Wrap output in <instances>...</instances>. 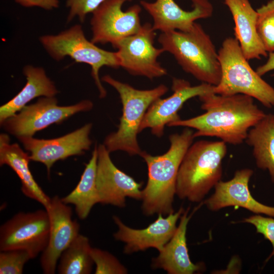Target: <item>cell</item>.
<instances>
[{"label": "cell", "instance_id": "obj_1", "mask_svg": "<svg viewBox=\"0 0 274 274\" xmlns=\"http://www.w3.org/2000/svg\"><path fill=\"white\" fill-rule=\"evenodd\" d=\"M199 98L204 113L188 119H180L167 126L195 129L194 138L216 137L226 144L238 145L245 141L249 130L266 115L254 98L245 94L211 92Z\"/></svg>", "mask_w": 274, "mask_h": 274}, {"label": "cell", "instance_id": "obj_2", "mask_svg": "<svg viewBox=\"0 0 274 274\" xmlns=\"http://www.w3.org/2000/svg\"><path fill=\"white\" fill-rule=\"evenodd\" d=\"M193 134L191 128L185 127L181 133L169 135L170 146L164 154L153 156L144 151L140 154L148 168V181L143 189L142 199L145 215L167 216L175 212L173 202L178 174L183 157L194 139Z\"/></svg>", "mask_w": 274, "mask_h": 274}, {"label": "cell", "instance_id": "obj_3", "mask_svg": "<svg viewBox=\"0 0 274 274\" xmlns=\"http://www.w3.org/2000/svg\"><path fill=\"white\" fill-rule=\"evenodd\" d=\"M227 152L222 141L199 140L192 144L181 163L176 194L181 199L200 202L221 181L222 161Z\"/></svg>", "mask_w": 274, "mask_h": 274}, {"label": "cell", "instance_id": "obj_4", "mask_svg": "<svg viewBox=\"0 0 274 274\" xmlns=\"http://www.w3.org/2000/svg\"><path fill=\"white\" fill-rule=\"evenodd\" d=\"M158 41L186 73L202 83L216 86L221 77L218 53L210 37L196 22L187 31L161 32Z\"/></svg>", "mask_w": 274, "mask_h": 274}, {"label": "cell", "instance_id": "obj_5", "mask_svg": "<svg viewBox=\"0 0 274 274\" xmlns=\"http://www.w3.org/2000/svg\"><path fill=\"white\" fill-rule=\"evenodd\" d=\"M101 80L116 90L122 105L118 129L106 136L104 144L110 153L122 151L130 156L140 155L142 150L138 134L142 122L150 106L167 92V87L160 84L152 89L140 90L109 75L103 76Z\"/></svg>", "mask_w": 274, "mask_h": 274}, {"label": "cell", "instance_id": "obj_6", "mask_svg": "<svg viewBox=\"0 0 274 274\" xmlns=\"http://www.w3.org/2000/svg\"><path fill=\"white\" fill-rule=\"evenodd\" d=\"M218 53L221 77L214 93L245 94L267 108L274 107V88L250 66L235 38L224 39Z\"/></svg>", "mask_w": 274, "mask_h": 274}, {"label": "cell", "instance_id": "obj_7", "mask_svg": "<svg viewBox=\"0 0 274 274\" xmlns=\"http://www.w3.org/2000/svg\"><path fill=\"white\" fill-rule=\"evenodd\" d=\"M40 41L50 56L55 60H61L67 56L76 62L89 65L99 97L104 98L106 96L107 91L101 83L99 72L104 66L114 68L120 67L116 52L101 49L88 41L79 24L75 25L57 35L42 36L40 38Z\"/></svg>", "mask_w": 274, "mask_h": 274}, {"label": "cell", "instance_id": "obj_8", "mask_svg": "<svg viewBox=\"0 0 274 274\" xmlns=\"http://www.w3.org/2000/svg\"><path fill=\"white\" fill-rule=\"evenodd\" d=\"M57 102L55 96L41 97L35 104L25 106L1 125L7 132L17 138L33 136L51 124L60 123L76 113L90 111L93 106L87 99L67 106H58Z\"/></svg>", "mask_w": 274, "mask_h": 274}, {"label": "cell", "instance_id": "obj_9", "mask_svg": "<svg viewBox=\"0 0 274 274\" xmlns=\"http://www.w3.org/2000/svg\"><path fill=\"white\" fill-rule=\"evenodd\" d=\"M155 31L152 25L147 22L136 33L116 44L114 48L117 49L120 67L132 75L151 80L167 74V70L157 60L164 51L154 46Z\"/></svg>", "mask_w": 274, "mask_h": 274}, {"label": "cell", "instance_id": "obj_10", "mask_svg": "<svg viewBox=\"0 0 274 274\" xmlns=\"http://www.w3.org/2000/svg\"><path fill=\"white\" fill-rule=\"evenodd\" d=\"M49 233L50 220L46 209L18 213L0 227V251L24 250L33 259L46 249Z\"/></svg>", "mask_w": 274, "mask_h": 274}, {"label": "cell", "instance_id": "obj_11", "mask_svg": "<svg viewBox=\"0 0 274 274\" xmlns=\"http://www.w3.org/2000/svg\"><path fill=\"white\" fill-rule=\"evenodd\" d=\"M131 1L106 0L92 13V43H110L114 47L118 42L140 29L141 5H134L125 11L122 9L124 3Z\"/></svg>", "mask_w": 274, "mask_h": 274}, {"label": "cell", "instance_id": "obj_12", "mask_svg": "<svg viewBox=\"0 0 274 274\" xmlns=\"http://www.w3.org/2000/svg\"><path fill=\"white\" fill-rule=\"evenodd\" d=\"M97 153L96 184L98 203L124 208L126 197L142 200L143 183L136 182L119 169L104 144L97 146Z\"/></svg>", "mask_w": 274, "mask_h": 274}, {"label": "cell", "instance_id": "obj_13", "mask_svg": "<svg viewBox=\"0 0 274 274\" xmlns=\"http://www.w3.org/2000/svg\"><path fill=\"white\" fill-rule=\"evenodd\" d=\"M214 87L205 83L192 86L187 80L173 78V94L166 98L156 99L150 106L140 126V133L150 128L153 135L161 138L166 125L181 119L178 112L185 102L196 96L214 93Z\"/></svg>", "mask_w": 274, "mask_h": 274}, {"label": "cell", "instance_id": "obj_14", "mask_svg": "<svg viewBox=\"0 0 274 274\" xmlns=\"http://www.w3.org/2000/svg\"><path fill=\"white\" fill-rule=\"evenodd\" d=\"M92 124L87 123L63 136L52 139H38L33 136L18 138L28 151L30 160L43 163L48 175L53 164L74 155H80L88 150L92 144L89 138Z\"/></svg>", "mask_w": 274, "mask_h": 274}, {"label": "cell", "instance_id": "obj_15", "mask_svg": "<svg viewBox=\"0 0 274 274\" xmlns=\"http://www.w3.org/2000/svg\"><path fill=\"white\" fill-rule=\"evenodd\" d=\"M45 209L49 217L50 233L47 246L41 254L40 263L44 273L54 274L61 254L80 234V225L73 220L71 207L57 195L51 198Z\"/></svg>", "mask_w": 274, "mask_h": 274}, {"label": "cell", "instance_id": "obj_16", "mask_svg": "<svg viewBox=\"0 0 274 274\" xmlns=\"http://www.w3.org/2000/svg\"><path fill=\"white\" fill-rule=\"evenodd\" d=\"M184 211V208L181 207L178 211L165 218L158 214L157 218L143 229L127 226L118 216H114L113 219L118 229L113 236L116 240L125 244V254L144 251L149 248H155L159 252L174 235L177 228V222Z\"/></svg>", "mask_w": 274, "mask_h": 274}, {"label": "cell", "instance_id": "obj_17", "mask_svg": "<svg viewBox=\"0 0 274 274\" xmlns=\"http://www.w3.org/2000/svg\"><path fill=\"white\" fill-rule=\"evenodd\" d=\"M192 9H182L174 0L141 1L140 3L152 17L155 30L161 32L172 30L187 31L195 21L212 16L213 6L209 0H191Z\"/></svg>", "mask_w": 274, "mask_h": 274}, {"label": "cell", "instance_id": "obj_18", "mask_svg": "<svg viewBox=\"0 0 274 274\" xmlns=\"http://www.w3.org/2000/svg\"><path fill=\"white\" fill-rule=\"evenodd\" d=\"M253 174L250 168L237 170L227 181H220L214 187V193L203 203L211 211L228 207L244 208L256 214L274 217V207L258 201L252 195L249 183Z\"/></svg>", "mask_w": 274, "mask_h": 274}, {"label": "cell", "instance_id": "obj_19", "mask_svg": "<svg viewBox=\"0 0 274 274\" xmlns=\"http://www.w3.org/2000/svg\"><path fill=\"white\" fill-rule=\"evenodd\" d=\"M200 205L190 215H188L189 208L185 210L174 235L159 252L158 255L152 259V268L163 269L168 274H193L202 272L206 269L204 263H194L191 261L187 245L186 232L188 222Z\"/></svg>", "mask_w": 274, "mask_h": 274}, {"label": "cell", "instance_id": "obj_20", "mask_svg": "<svg viewBox=\"0 0 274 274\" xmlns=\"http://www.w3.org/2000/svg\"><path fill=\"white\" fill-rule=\"evenodd\" d=\"M234 23V38L248 60L267 56L257 30V12L249 0H223Z\"/></svg>", "mask_w": 274, "mask_h": 274}, {"label": "cell", "instance_id": "obj_21", "mask_svg": "<svg viewBox=\"0 0 274 274\" xmlns=\"http://www.w3.org/2000/svg\"><path fill=\"white\" fill-rule=\"evenodd\" d=\"M29 154L16 143L10 144L9 135L0 134V165L10 166L19 178L21 191L26 196L35 200L46 209L50 198L35 181L29 168Z\"/></svg>", "mask_w": 274, "mask_h": 274}, {"label": "cell", "instance_id": "obj_22", "mask_svg": "<svg viewBox=\"0 0 274 274\" xmlns=\"http://www.w3.org/2000/svg\"><path fill=\"white\" fill-rule=\"evenodd\" d=\"M26 83L13 98L0 107V123L19 112L36 97H53L58 93L54 83L46 75L44 69L27 65L23 68Z\"/></svg>", "mask_w": 274, "mask_h": 274}, {"label": "cell", "instance_id": "obj_23", "mask_svg": "<svg viewBox=\"0 0 274 274\" xmlns=\"http://www.w3.org/2000/svg\"><path fill=\"white\" fill-rule=\"evenodd\" d=\"M245 142L252 148L257 166L267 170L274 183V114H266L249 130Z\"/></svg>", "mask_w": 274, "mask_h": 274}, {"label": "cell", "instance_id": "obj_24", "mask_svg": "<svg viewBox=\"0 0 274 274\" xmlns=\"http://www.w3.org/2000/svg\"><path fill=\"white\" fill-rule=\"evenodd\" d=\"M97 156V146L95 145L78 184L71 193L61 198L64 203L75 207L76 214L81 220L85 219L93 206L98 203L96 184Z\"/></svg>", "mask_w": 274, "mask_h": 274}, {"label": "cell", "instance_id": "obj_25", "mask_svg": "<svg viewBox=\"0 0 274 274\" xmlns=\"http://www.w3.org/2000/svg\"><path fill=\"white\" fill-rule=\"evenodd\" d=\"M88 238L79 234L62 252L57 267L59 274H89L94 264Z\"/></svg>", "mask_w": 274, "mask_h": 274}, {"label": "cell", "instance_id": "obj_26", "mask_svg": "<svg viewBox=\"0 0 274 274\" xmlns=\"http://www.w3.org/2000/svg\"><path fill=\"white\" fill-rule=\"evenodd\" d=\"M256 11L258 36L266 51L274 52V0H269Z\"/></svg>", "mask_w": 274, "mask_h": 274}, {"label": "cell", "instance_id": "obj_27", "mask_svg": "<svg viewBox=\"0 0 274 274\" xmlns=\"http://www.w3.org/2000/svg\"><path fill=\"white\" fill-rule=\"evenodd\" d=\"M31 259L29 252L24 250L1 251L0 273L21 274L25 264Z\"/></svg>", "mask_w": 274, "mask_h": 274}, {"label": "cell", "instance_id": "obj_28", "mask_svg": "<svg viewBox=\"0 0 274 274\" xmlns=\"http://www.w3.org/2000/svg\"><path fill=\"white\" fill-rule=\"evenodd\" d=\"M91 255L95 264V274H125L127 268L113 255L98 248H91Z\"/></svg>", "mask_w": 274, "mask_h": 274}, {"label": "cell", "instance_id": "obj_29", "mask_svg": "<svg viewBox=\"0 0 274 274\" xmlns=\"http://www.w3.org/2000/svg\"><path fill=\"white\" fill-rule=\"evenodd\" d=\"M240 222L253 225L257 233L262 234L265 239L270 242L272 247V251L266 261H268L271 257L274 259V217L256 214L244 218Z\"/></svg>", "mask_w": 274, "mask_h": 274}, {"label": "cell", "instance_id": "obj_30", "mask_svg": "<svg viewBox=\"0 0 274 274\" xmlns=\"http://www.w3.org/2000/svg\"><path fill=\"white\" fill-rule=\"evenodd\" d=\"M106 0H65L69 9L67 23L77 17L81 23L84 22L86 15L93 13Z\"/></svg>", "mask_w": 274, "mask_h": 274}, {"label": "cell", "instance_id": "obj_31", "mask_svg": "<svg viewBox=\"0 0 274 274\" xmlns=\"http://www.w3.org/2000/svg\"><path fill=\"white\" fill-rule=\"evenodd\" d=\"M25 7H37L46 10H52L59 6V0H14Z\"/></svg>", "mask_w": 274, "mask_h": 274}, {"label": "cell", "instance_id": "obj_32", "mask_svg": "<svg viewBox=\"0 0 274 274\" xmlns=\"http://www.w3.org/2000/svg\"><path fill=\"white\" fill-rule=\"evenodd\" d=\"M274 70V52L268 53V57L266 62L259 66L256 70L257 73L260 76H262L266 73ZM271 76L274 77V73L271 75Z\"/></svg>", "mask_w": 274, "mask_h": 274}]
</instances>
